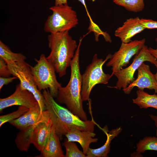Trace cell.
<instances>
[{
    "instance_id": "44dd1931",
    "label": "cell",
    "mask_w": 157,
    "mask_h": 157,
    "mask_svg": "<svg viewBox=\"0 0 157 157\" xmlns=\"http://www.w3.org/2000/svg\"><path fill=\"white\" fill-rule=\"evenodd\" d=\"M136 152L138 154L144 153L146 151H157V138L146 137L141 140L136 145Z\"/></svg>"
},
{
    "instance_id": "cb8c5ba5",
    "label": "cell",
    "mask_w": 157,
    "mask_h": 157,
    "mask_svg": "<svg viewBox=\"0 0 157 157\" xmlns=\"http://www.w3.org/2000/svg\"><path fill=\"white\" fill-rule=\"evenodd\" d=\"M89 25L88 30L89 31V33L91 32L94 33L95 41H98L99 36L102 35L106 42L111 43L112 41L109 35L106 32L103 31L99 26L93 22L91 17H89Z\"/></svg>"
},
{
    "instance_id": "1f68e13d",
    "label": "cell",
    "mask_w": 157,
    "mask_h": 157,
    "mask_svg": "<svg viewBox=\"0 0 157 157\" xmlns=\"http://www.w3.org/2000/svg\"><path fill=\"white\" fill-rule=\"evenodd\" d=\"M78 0L84 6L85 8L86 11L87 12V15H88V17H90V16L89 13V12H88V10L87 9L85 0Z\"/></svg>"
},
{
    "instance_id": "d6a6232c",
    "label": "cell",
    "mask_w": 157,
    "mask_h": 157,
    "mask_svg": "<svg viewBox=\"0 0 157 157\" xmlns=\"http://www.w3.org/2000/svg\"><path fill=\"white\" fill-rule=\"evenodd\" d=\"M156 67L157 69V65H156ZM154 76H155V78H156V81H157V72H156V73L155 74H154Z\"/></svg>"
},
{
    "instance_id": "d6986e66",
    "label": "cell",
    "mask_w": 157,
    "mask_h": 157,
    "mask_svg": "<svg viewBox=\"0 0 157 157\" xmlns=\"http://www.w3.org/2000/svg\"><path fill=\"white\" fill-rule=\"evenodd\" d=\"M136 93V98L132 99L133 103L140 108L152 107L157 110V95L149 94L140 89H138Z\"/></svg>"
},
{
    "instance_id": "277c9868",
    "label": "cell",
    "mask_w": 157,
    "mask_h": 157,
    "mask_svg": "<svg viewBox=\"0 0 157 157\" xmlns=\"http://www.w3.org/2000/svg\"><path fill=\"white\" fill-rule=\"evenodd\" d=\"M52 12L44 24L45 32L50 33L68 31L78 24L76 13L67 4L54 5L49 8Z\"/></svg>"
},
{
    "instance_id": "603a6c76",
    "label": "cell",
    "mask_w": 157,
    "mask_h": 157,
    "mask_svg": "<svg viewBox=\"0 0 157 157\" xmlns=\"http://www.w3.org/2000/svg\"><path fill=\"white\" fill-rule=\"evenodd\" d=\"M64 146L66 150L65 157H85L83 151H80L74 142L65 140Z\"/></svg>"
},
{
    "instance_id": "83f0119b",
    "label": "cell",
    "mask_w": 157,
    "mask_h": 157,
    "mask_svg": "<svg viewBox=\"0 0 157 157\" xmlns=\"http://www.w3.org/2000/svg\"><path fill=\"white\" fill-rule=\"evenodd\" d=\"M17 78L14 76L11 77H0V90L4 85H7L13 81L15 79H17Z\"/></svg>"
},
{
    "instance_id": "8fae6325",
    "label": "cell",
    "mask_w": 157,
    "mask_h": 157,
    "mask_svg": "<svg viewBox=\"0 0 157 157\" xmlns=\"http://www.w3.org/2000/svg\"><path fill=\"white\" fill-rule=\"evenodd\" d=\"M137 70V78L126 88L122 89L124 93L129 94L135 87H137L138 89L143 90L145 88L154 90L157 94V81L154 74L150 71L149 66L143 63Z\"/></svg>"
},
{
    "instance_id": "7a4b0ae2",
    "label": "cell",
    "mask_w": 157,
    "mask_h": 157,
    "mask_svg": "<svg viewBox=\"0 0 157 157\" xmlns=\"http://www.w3.org/2000/svg\"><path fill=\"white\" fill-rule=\"evenodd\" d=\"M83 38L80 37L71 61L69 81L65 86H61L59 89L57 100L60 103L65 104L68 109L81 119L86 121L87 117L83 108L81 95L82 75L79 65L80 47Z\"/></svg>"
},
{
    "instance_id": "ffe728a7",
    "label": "cell",
    "mask_w": 157,
    "mask_h": 157,
    "mask_svg": "<svg viewBox=\"0 0 157 157\" xmlns=\"http://www.w3.org/2000/svg\"><path fill=\"white\" fill-rule=\"evenodd\" d=\"M0 58L3 59L7 63L12 62L25 61L26 57L20 53L12 52L10 48L2 41H0Z\"/></svg>"
},
{
    "instance_id": "ac0fdd59",
    "label": "cell",
    "mask_w": 157,
    "mask_h": 157,
    "mask_svg": "<svg viewBox=\"0 0 157 157\" xmlns=\"http://www.w3.org/2000/svg\"><path fill=\"white\" fill-rule=\"evenodd\" d=\"M37 124L20 130L17 134L15 139V143L20 151H27L30 144H32L34 131Z\"/></svg>"
},
{
    "instance_id": "6da1fadb",
    "label": "cell",
    "mask_w": 157,
    "mask_h": 157,
    "mask_svg": "<svg viewBox=\"0 0 157 157\" xmlns=\"http://www.w3.org/2000/svg\"><path fill=\"white\" fill-rule=\"evenodd\" d=\"M46 110L52 127L60 137L65 135L72 128L94 132L96 124L93 120L83 121L68 109L58 104L50 94L49 89L43 90Z\"/></svg>"
},
{
    "instance_id": "5bb4252c",
    "label": "cell",
    "mask_w": 157,
    "mask_h": 157,
    "mask_svg": "<svg viewBox=\"0 0 157 157\" xmlns=\"http://www.w3.org/2000/svg\"><path fill=\"white\" fill-rule=\"evenodd\" d=\"M65 135L68 141L79 143L85 155L90 144L96 142L98 140L97 138H94L96 134L93 132L81 131L76 128H72Z\"/></svg>"
},
{
    "instance_id": "7402d4cb",
    "label": "cell",
    "mask_w": 157,
    "mask_h": 157,
    "mask_svg": "<svg viewBox=\"0 0 157 157\" xmlns=\"http://www.w3.org/2000/svg\"><path fill=\"white\" fill-rule=\"evenodd\" d=\"M115 4L124 7L128 10L135 12L144 8V0H112Z\"/></svg>"
},
{
    "instance_id": "8992f818",
    "label": "cell",
    "mask_w": 157,
    "mask_h": 157,
    "mask_svg": "<svg viewBox=\"0 0 157 157\" xmlns=\"http://www.w3.org/2000/svg\"><path fill=\"white\" fill-rule=\"evenodd\" d=\"M112 54H108L106 58H99L97 55L94 56L92 61L86 67L82 75L81 95L83 101H89L91 92L96 85L106 84L111 78V74H106L103 69L104 63L110 58Z\"/></svg>"
},
{
    "instance_id": "9a60e30c",
    "label": "cell",
    "mask_w": 157,
    "mask_h": 157,
    "mask_svg": "<svg viewBox=\"0 0 157 157\" xmlns=\"http://www.w3.org/2000/svg\"><path fill=\"white\" fill-rule=\"evenodd\" d=\"M52 125L50 120L40 122L34 128L32 144L41 151L45 144L49 136Z\"/></svg>"
},
{
    "instance_id": "3957f363",
    "label": "cell",
    "mask_w": 157,
    "mask_h": 157,
    "mask_svg": "<svg viewBox=\"0 0 157 157\" xmlns=\"http://www.w3.org/2000/svg\"><path fill=\"white\" fill-rule=\"evenodd\" d=\"M48 46L51 50L47 57L60 77L64 76L70 66L78 45L68 31L50 33L48 36Z\"/></svg>"
},
{
    "instance_id": "d4e9b609",
    "label": "cell",
    "mask_w": 157,
    "mask_h": 157,
    "mask_svg": "<svg viewBox=\"0 0 157 157\" xmlns=\"http://www.w3.org/2000/svg\"><path fill=\"white\" fill-rule=\"evenodd\" d=\"M29 108L25 106H19L18 109L14 112H12L5 115L0 116V127L4 124L7 122L16 119L27 111Z\"/></svg>"
},
{
    "instance_id": "52a82bcc",
    "label": "cell",
    "mask_w": 157,
    "mask_h": 157,
    "mask_svg": "<svg viewBox=\"0 0 157 157\" xmlns=\"http://www.w3.org/2000/svg\"><path fill=\"white\" fill-rule=\"evenodd\" d=\"M7 63L11 74L19 80L22 88L31 92L37 101L41 110H46L44 97L35 83L31 72L30 65L25 61Z\"/></svg>"
},
{
    "instance_id": "30bf717a",
    "label": "cell",
    "mask_w": 157,
    "mask_h": 157,
    "mask_svg": "<svg viewBox=\"0 0 157 157\" xmlns=\"http://www.w3.org/2000/svg\"><path fill=\"white\" fill-rule=\"evenodd\" d=\"M38 104L33 94L22 88L19 83L17 85L14 92L9 97L0 99V111L13 106L26 107L29 108Z\"/></svg>"
},
{
    "instance_id": "f1b7e54d",
    "label": "cell",
    "mask_w": 157,
    "mask_h": 157,
    "mask_svg": "<svg viewBox=\"0 0 157 157\" xmlns=\"http://www.w3.org/2000/svg\"><path fill=\"white\" fill-rule=\"evenodd\" d=\"M156 41L157 43V38L156 39ZM148 49L150 53L157 59V46L156 49L149 47Z\"/></svg>"
},
{
    "instance_id": "f546056e",
    "label": "cell",
    "mask_w": 157,
    "mask_h": 157,
    "mask_svg": "<svg viewBox=\"0 0 157 157\" xmlns=\"http://www.w3.org/2000/svg\"><path fill=\"white\" fill-rule=\"evenodd\" d=\"M55 5L67 4V0H55Z\"/></svg>"
},
{
    "instance_id": "e0dca14e",
    "label": "cell",
    "mask_w": 157,
    "mask_h": 157,
    "mask_svg": "<svg viewBox=\"0 0 157 157\" xmlns=\"http://www.w3.org/2000/svg\"><path fill=\"white\" fill-rule=\"evenodd\" d=\"M122 129L119 127L106 133L107 139L104 144L101 147L96 149L90 148L86 154L87 157H106L110 150V143L112 140L121 132Z\"/></svg>"
},
{
    "instance_id": "9c48e42d",
    "label": "cell",
    "mask_w": 157,
    "mask_h": 157,
    "mask_svg": "<svg viewBox=\"0 0 157 157\" xmlns=\"http://www.w3.org/2000/svg\"><path fill=\"white\" fill-rule=\"evenodd\" d=\"M145 40H135L128 43L122 42L118 51L112 55L106 66L112 67L111 77L114 73L126 67L134 55L138 54L144 45Z\"/></svg>"
},
{
    "instance_id": "4dcf8cb0",
    "label": "cell",
    "mask_w": 157,
    "mask_h": 157,
    "mask_svg": "<svg viewBox=\"0 0 157 157\" xmlns=\"http://www.w3.org/2000/svg\"><path fill=\"white\" fill-rule=\"evenodd\" d=\"M150 117L154 121L155 125L156 127V137L157 138V116L151 115H150Z\"/></svg>"
},
{
    "instance_id": "4316f807",
    "label": "cell",
    "mask_w": 157,
    "mask_h": 157,
    "mask_svg": "<svg viewBox=\"0 0 157 157\" xmlns=\"http://www.w3.org/2000/svg\"><path fill=\"white\" fill-rule=\"evenodd\" d=\"M140 21L145 28L157 29V21L145 19H140Z\"/></svg>"
},
{
    "instance_id": "7c38bea8",
    "label": "cell",
    "mask_w": 157,
    "mask_h": 157,
    "mask_svg": "<svg viewBox=\"0 0 157 157\" xmlns=\"http://www.w3.org/2000/svg\"><path fill=\"white\" fill-rule=\"evenodd\" d=\"M47 111H42L38 104L18 118L12 120L9 123L20 131L40 122L49 120Z\"/></svg>"
},
{
    "instance_id": "ba28073f",
    "label": "cell",
    "mask_w": 157,
    "mask_h": 157,
    "mask_svg": "<svg viewBox=\"0 0 157 157\" xmlns=\"http://www.w3.org/2000/svg\"><path fill=\"white\" fill-rule=\"evenodd\" d=\"M157 59L150 53L147 46L144 45L136 56L132 63L128 67L122 68L114 74L117 79L115 86L108 87L120 90L126 88L135 80V71L144 61H148L156 66Z\"/></svg>"
},
{
    "instance_id": "5b68a950",
    "label": "cell",
    "mask_w": 157,
    "mask_h": 157,
    "mask_svg": "<svg viewBox=\"0 0 157 157\" xmlns=\"http://www.w3.org/2000/svg\"><path fill=\"white\" fill-rule=\"evenodd\" d=\"M35 60L36 64L34 66L30 65V68L38 89L41 91L49 89L52 96L57 97L61 85L57 79L54 67L44 54Z\"/></svg>"
},
{
    "instance_id": "2e32d148",
    "label": "cell",
    "mask_w": 157,
    "mask_h": 157,
    "mask_svg": "<svg viewBox=\"0 0 157 157\" xmlns=\"http://www.w3.org/2000/svg\"><path fill=\"white\" fill-rule=\"evenodd\" d=\"M40 152L41 155L44 157H65L59 137L52 126L48 139Z\"/></svg>"
},
{
    "instance_id": "4fadbf2b",
    "label": "cell",
    "mask_w": 157,
    "mask_h": 157,
    "mask_svg": "<svg viewBox=\"0 0 157 157\" xmlns=\"http://www.w3.org/2000/svg\"><path fill=\"white\" fill-rule=\"evenodd\" d=\"M138 17L127 19L121 27L115 31V35L119 38L122 42L128 43L136 34L145 29Z\"/></svg>"
},
{
    "instance_id": "484cf974",
    "label": "cell",
    "mask_w": 157,
    "mask_h": 157,
    "mask_svg": "<svg viewBox=\"0 0 157 157\" xmlns=\"http://www.w3.org/2000/svg\"><path fill=\"white\" fill-rule=\"evenodd\" d=\"M12 75L7 63L0 58V76L4 77H9Z\"/></svg>"
}]
</instances>
